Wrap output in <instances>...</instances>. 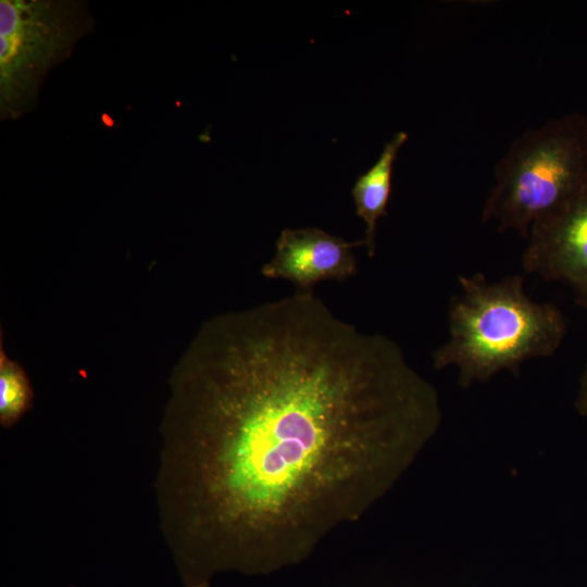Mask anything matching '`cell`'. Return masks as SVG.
<instances>
[{
    "instance_id": "cell-2",
    "label": "cell",
    "mask_w": 587,
    "mask_h": 587,
    "mask_svg": "<svg viewBox=\"0 0 587 587\" xmlns=\"http://www.w3.org/2000/svg\"><path fill=\"white\" fill-rule=\"evenodd\" d=\"M461 292L448 311L449 337L432 354L433 366H454L467 388L501 371L517 375L522 364L553 355L564 339L566 319L552 303L533 300L522 275L489 282L482 273L459 276Z\"/></svg>"
},
{
    "instance_id": "cell-7",
    "label": "cell",
    "mask_w": 587,
    "mask_h": 587,
    "mask_svg": "<svg viewBox=\"0 0 587 587\" xmlns=\"http://www.w3.org/2000/svg\"><path fill=\"white\" fill-rule=\"evenodd\" d=\"M407 139L405 132L396 133L385 143L375 164L360 175L352 187L357 214L366 226L364 241L369 257L375 255L377 222L387 215L394 163Z\"/></svg>"
},
{
    "instance_id": "cell-5",
    "label": "cell",
    "mask_w": 587,
    "mask_h": 587,
    "mask_svg": "<svg viewBox=\"0 0 587 587\" xmlns=\"http://www.w3.org/2000/svg\"><path fill=\"white\" fill-rule=\"evenodd\" d=\"M522 267L545 280L566 284L587 304V178L558 209L528 233Z\"/></svg>"
},
{
    "instance_id": "cell-6",
    "label": "cell",
    "mask_w": 587,
    "mask_h": 587,
    "mask_svg": "<svg viewBox=\"0 0 587 587\" xmlns=\"http://www.w3.org/2000/svg\"><path fill=\"white\" fill-rule=\"evenodd\" d=\"M364 239L347 241L316 227L285 228L276 240L275 253L263 264L266 278H283L297 291H313L323 280L344 282L358 273L354 248Z\"/></svg>"
},
{
    "instance_id": "cell-3",
    "label": "cell",
    "mask_w": 587,
    "mask_h": 587,
    "mask_svg": "<svg viewBox=\"0 0 587 587\" xmlns=\"http://www.w3.org/2000/svg\"><path fill=\"white\" fill-rule=\"evenodd\" d=\"M586 178L587 115L553 117L516 137L497 163L482 221L527 238L532 225L564 203Z\"/></svg>"
},
{
    "instance_id": "cell-8",
    "label": "cell",
    "mask_w": 587,
    "mask_h": 587,
    "mask_svg": "<svg viewBox=\"0 0 587 587\" xmlns=\"http://www.w3.org/2000/svg\"><path fill=\"white\" fill-rule=\"evenodd\" d=\"M0 424L14 425L33 402V389L22 366L9 359L0 347Z\"/></svg>"
},
{
    "instance_id": "cell-1",
    "label": "cell",
    "mask_w": 587,
    "mask_h": 587,
    "mask_svg": "<svg viewBox=\"0 0 587 587\" xmlns=\"http://www.w3.org/2000/svg\"><path fill=\"white\" fill-rule=\"evenodd\" d=\"M401 347L314 291L207 320L174 367L157 476L190 584L305 559L409 470L441 423Z\"/></svg>"
},
{
    "instance_id": "cell-4",
    "label": "cell",
    "mask_w": 587,
    "mask_h": 587,
    "mask_svg": "<svg viewBox=\"0 0 587 587\" xmlns=\"http://www.w3.org/2000/svg\"><path fill=\"white\" fill-rule=\"evenodd\" d=\"M87 1H0V117L33 111L50 72L95 27Z\"/></svg>"
},
{
    "instance_id": "cell-9",
    "label": "cell",
    "mask_w": 587,
    "mask_h": 587,
    "mask_svg": "<svg viewBox=\"0 0 587 587\" xmlns=\"http://www.w3.org/2000/svg\"><path fill=\"white\" fill-rule=\"evenodd\" d=\"M575 407L582 415L587 416V364L580 378Z\"/></svg>"
}]
</instances>
